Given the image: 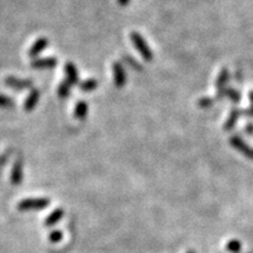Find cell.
I'll return each instance as SVG.
<instances>
[{"label": "cell", "mask_w": 253, "mask_h": 253, "mask_svg": "<svg viewBox=\"0 0 253 253\" xmlns=\"http://www.w3.org/2000/svg\"><path fill=\"white\" fill-rule=\"evenodd\" d=\"M49 45V40L47 38H39L37 42H34V44L29 49V57L30 58H35L37 56H39L43 50H45Z\"/></svg>", "instance_id": "ba28073f"}, {"label": "cell", "mask_w": 253, "mask_h": 253, "mask_svg": "<svg viewBox=\"0 0 253 253\" xmlns=\"http://www.w3.org/2000/svg\"><path fill=\"white\" fill-rule=\"evenodd\" d=\"M24 180V160L18 158L12 166V170H10V183L14 186L21 185Z\"/></svg>", "instance_id": "8992f818"}, {"label": "cell", "mask_w": 253, "mask_h": 253, "mask_svg": "<svg viewBox=\"0 0 253 253\" xmlns=\"http://www.w3.org/2000/svg\"><path fill=\"white\" fill-rule=\"evenodd\" d=\"M70 90H71V85L69 84V82L63 80L62 83L58 85V88H57V94H58L60 98H67L69 94H70Z\"/></svg>", "instance_id": "9a60e30c"}, {"label": "cell", "mask_w": 253, "mask_h": 253, "mask_svg": "<svg viewBox=\"0 0 253 253\" xmlns=\"http://www.w3.org/2000/svg\"><path fill=\"white\" fill-rule=\"evenodd\" d=\"M240 115H243V111L239 110V109H233V110H231V113H230L227 122L223 124V129H225V130L233 129L234 126L237 124L238 119L240 118Z\"/></svg>", "instance_id": "4fadbf2b"}, {"label": "cell", "mask_w": 253, "mask_h": 253, "mask_svg": "<svg viewBox=\"0 0 253 253\" xmlns=\"http://www.w3.org/2000/svg\"><path fill=\"white\" fill-rule=\"evenodd\" d=\"M230 79V73L226 67H223L222 70L220 71L218 77L216 80V100H222L225 97V92L227 88V82Z\"/></svg>", "instance_id": "277c9868"}, {"label": "cell", "mask_w": 253, "mask_h": 253, "mask_svg": "<svg viewBox=\"0 0 253 253\" xmlns=\"http://www.w3.org/2000/svg\"><path fill=\"white\" fill-rule=\"evenodd\" d=\"M123 61L126 63V66L132 67L133 70H137V71L142 70V66H141V63L137 62V61L134 60V58L132 56H126V54H124V56H123Z\"/></svg>", "instance_id": "ac0fdd59"}, {"label": "cell", "mask_w": 253, "mask_h": 253, "mask_svg": "<svg viewBox=\"0 0 253 253\" xmlns=\"http://www.w3.org/2000/svg\"><path fill=\"white\" fill-rule=\"evenodd\" d=\"M214 102H216V98H212V97H202L197 103L200 109H210L211 106H213Z\"/></svg>", "instance_id": "44dd1931"}, {"label": "cell", "mask_w": 253, "mask_h": 253, "mask_svg": "<svg viewBox=\"0 0 253 253\" xmlns=\"http://www.w3.org/2000/svg\"><path fill=\"white\" fill-rule=\"evenodd\" d=\"M57 58L54 57H47V58H38L31 62V67L37 70H43V69H54L57 66Z\"/></svg>", "instance_id": "9c48e42d"}, {"label": "cell", "mask_w": 253, "mask_h": 253, "mask_svg": "<svg viewBox=\"0 0 253 253\" xmlns=\"http://www.w3.org/2000/svg\"><path fill=\"white\" fill-rule=\"evenodd\" d=\"M4 83H5L7 87L16 90H25L33 88V82H31L30 79H20V78L12 77V75L5 78V79H4Z\"/></svg>", "instance_id": "5b68a950"}, {"label": "cell", "mask_w": 253, "mask_h": 253, "mask_svg": "<svg viewBox=\"0 0 253 253\" xmlns=\"http://www.w3.org/2000/svg\"><path fill=\"white\" fill-rule=\"evenodd\" d=\"M16 101L7 94H0V109H13Z\"/></svg>", "instance_id": "e0dca14e"}, {"label": "cell", "mask_w": 253, "mask_h": 253, "mask_svg": "<svg viewBox=\"0 0 253 253\" xmlns=\"http://www.w3.org/2000/svg\"><path fill=\"white\" fill-rule=\"evenodd\" d=\"M88 115V103L85 101H79L74 109V117L78 120H84Z\"/></svg>", "instance_id": "7c38bea8"}, {"label": "cell", "mask_w": 253, "mask_h": 253, "mask_svg": "<svg viewBox=\"0 0 253 253\" xmlns=\"http://www.w3.org/2000/svg\"><path fill=\"white\" fill-rule=\"evenodd\" d=\"M62 238H63V234L61 233L60 230H54V231H50L48 239H49L50 243H58V242L62 240Z\"/></svg>", "instance_id": "7402d4cb"}, {"label": "cell", "mask_w": 253, "mask_h": 253, "mask_svg": "<svg viewBox=\"0 0 253 253\" xmlns=\"http://www.w3.org/2000/svg\"><path fill=\"white\" fill-rule=\"evenodd\" d=\"M226 250L231 253H239L242 251V243L237 239L229 240L226 244Z\"/></svg>", "instance_id": "d6986e66"}, {"label": "cell", "mask_w": 253, "mask_h": 253, "mask_svg": "<svg viewBox=\"0 0 253 253\" xmlns=\"http://www.w3.org/2000/svg\"><path fill=\"white\" fill-rule=\"evenodd\" d=\"M63 214H65V211L62 210V208H57V210H54L52 213L49 214V216L45 218V222H44V225L45 226H54L58 221L61 220L63 217Z\"/></svg>", "instance_id": "5bb4252c"}, {"label": "cell", "mask_w": 253, "mask_h": 253, "mask_svg": "<svg viewBox=\"0 0 253 253\" xmlns=\"http://www.w3.org/2000/svg\"><path fill=\"white\" fill-rule=\"evenodd\" d=\"M49 204V198H27V199H22L17 203V210L21 211V212L39 211L47 208Z\"/></svg>", "instance_id": "6da1fadb"}, {"label": "cell", "mask_w": 253, "mask_h": 253, "mask_svg": "<svg viewBox=\"0 0 253 253\" xmlns=\"http://www.w3.org/2000/svg\"><path fill=\"white\" fill-rule=\"evenodd\" d=\"M229 142L230 145L235 149V150H238L239 153L243 154L244 157H247L248 159L253 160V147L250 146V145H248V143L242 138V137L231 136L230 137Z\"/></svg>", "instance_id": "3957f363"}, {"label": "cell", "mask_w": 253, "mask_h": 253, "mask_svg": "<svg viewBox=\"0 0 253 253\" xmlns=\"http://www.w3.org/2000/svg\"><path fill=\"white\" fill-rule=\"evenodd\" d=\"M65 73H66V82H69L71 87L79 84V73H78L77 66L71 62H67L65 65Z\"/></svg>", "instance_id": "30bf717a"}, {"label": "cell", "mask_w": 253, "mask_h": 253, "mask_svg": "<svg viewBox=\"0 0 253 253\" xmlns=\"http://www.w3.org/2000/svg\"><path fill=\"white\" fill-rule=\"evenodd\" d=\"M187 253H195V252H194V251H189V252H187Z\"/></svg>", "instance_id": "484cf974"}, {"label": "cell", "mask_w": 253, "mask_h": 253, "mask_svg": "<svg viewBox=\"0 0 253 253\" xmlns=\"http://www.w3.org/2000/svg\"><path fill=\"white\" fill-rule=\"evenodd\" d=\"M225 97H227L229 100H231L233 102H239L240 100H242V96H240V93L238 92V90L233 89V88H226V92H225Z\"/></svg>", "instance_id": "ffe728a7"}, {"label": "cell", "mask_w": 253, "mask_h": 253, "mask_svg": "<svg viewBox=\"0 0 253 253\" xmlns=\"http://www.w3.org/2000/svg\"><path fill=\"white\" fill-rule=\"evenodd\" d=\"M244 130H246V133L253 134V123H247L244 126Z\"/></svg>", "instance_id": "603a6c76"}, {"label": "cell", "mask_w": 253, "mask_h": 253, "mask_svg": "<svg viewBox=\"0 0 253 253\" xmlns=\"http://www.w3.org/2000/svg\"><path fill=\"white\" fill-rule=\"evenodd\" d=\"M97 85H98V82L96 79H87L85 82L79 84V88L82 92H92L96 89Z\"/></svg>", "instance_id": "2e32d148"}, {"label": "cell", "mask_w": 253, "mask_h": 253, "mask_svg": "<svg viewBox=\"0 0 253 253\" xmlns=\"http://www.w3.org/2000/svg\"><path fill=\"white\" fill-rule=\"evenodd\" d=\"M130 42L133 43L134 48H136L140 54L142 56V58L145 61H153L154 58V54H153V50L150 49L149 47V44L146 43V40L143 39L142 35L140 33H137V31H132L130 33Z\"/></svg>", "instance_id": "7a4b0ae2"}, {"label": "cell", "mask_w": 253, "mask_h": 253, "mask_svg": "<svg viewBox=\"0 0 253 253\" xmlns=\"http://www.w3.org/2000/svg\"><path fill=\"white\" fill-rule=\"evenodd\" d=\"M130 0H118V3H119V5H122V7H126L128 4H129Z\"/></svg>", "instance_id": "d4e9b609"}, {"label": "cell", "mask_w": 253, "mask_h": 253, "mask_svg": "<svg viewBox=\"0 0 253 253\" xmlns=\"http://www.w3.org/2000/svg\"><path fill=\"white\" fill-rule=\"evenodd\" d=\"M243 115H247V117H252L253 118V103H251L250 109L247 111H243Z\"/></svg>", "instance_id": "cb8c5ba5"}, {"label": "cell", "mask_w": 253, "mask_h": 253, "mask_svg": "<svg viewBox=\"0 0 253 253\" xmlns=\"http://www.w3.org/2000/svg\"><path fill=\"white\" fill-rule=\"evenodd\" d=\"M40 98V93L38 89H33L31 90V93L29 94V97L26 98V101L24 102V110L26 113H31V111L37 107L38 102H39Z\"/></svg>", "instance_id": "8fae6325"}, {"label": "cell", "mask_w": 253, "mask_h": 253, "mask_svg": "<svg viewBox=\"0 0 253 253\" xmlns=\"http://www.w3.org/2000/svg\"><path fill=\"white\" fill-rule=\"evenodd\" d=\"M113 77L114 84L117 88H123L126 83V73L124 66L120 62L113 63Z\"/></svg>", "instance_id": "52a82bcc"}]
</instances>
